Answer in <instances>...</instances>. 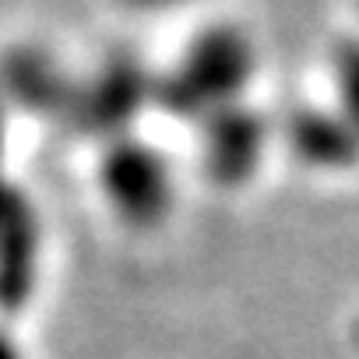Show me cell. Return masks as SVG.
<instances>
[{"label": "cell", "mask_w": 359, "mask_h": 359, "mask_svg": "<svg viewBox=\"0 0 359 359\" xmlns=\"http://www.w3.org/2000/svg\"><path fill=\"white\" fill-rule=\"evenodd\" d=\"M261 67L257 39L240 22H205L191 32L176 60L158 71V106L169 116L198 127L212 113L247 102Z\"/></svg>", "instance_id": "1"}, {"label": "cell", "mask_w": 359, "mask_h": 359, "mask_svg": "<svg viewBox=\"0 0 359 359\" xmlns=\"http://www.w3.org/2000/svg\"><path fill=\"white\" fill-rule=\"evenodd\" d=\"M194 130H198V165L205 184L229 194L254 184L275 141L271 120L261 109H254L250 99L212 113Z\"/></svg>", "instance_id": "4"}, {"label": "cell", "mask_w": 359, "mask_h": 359, "mask_svg": "<svg viewBox=\"0 0 359 359\" xmlns=\"http://www.w3.org/2000/svg\"><path fill=\"white\" fill-rule=\"evenodd\" d=\"M95 194L116 226L155 233L180 205V172L162 144L134 130L99 144Z\"/></svg>", "instance_id": "2"}, {"label": "cell", "mask_w": 359, "mask_h": 359, "mask_svg": "<svg viewBox=\"0 0 359 359\" xmlns=\"http://www.w3.org/2000/svg\"><path fill=\"white\" fill-rule=\"evenodd\" d=\"M74 74L43 46H11L0 57V99L22 113L67 116L74 99Z\"/></svg>", "instance_id": "5"}, {"label": "cell", "mask_w": 359, "mask_h": 359, "mask_svg": "<svg viewBox=\"0 0 359 359\" xmlns=\"http://www.w3.org/2000/svg\"><path fill=\"white\" fill-rule=\"evenodd\" d=\"M116 4L137 18H169V15L194 11V8L208 4V0H116Z\"/></svg>", "instance_id": "9"}, {"label": "cell", "mask_w": 359, "mask_h": 359, "mask_svg": "<svg viewBox=\"0 0 359 359\" xmlns=\"http://www.w3.org/2000/svg\"><path fill=\"white\" fill-rule=\"evenodd\" d=\"M0 359H22V348H18V341L0 327Z\"/></svg>", "instance_id": "11"}, {"label": "cell", "mask_w": 359, "mask_h": 359, "mask_svg": "<svg viewBox=\"0 0 359 359\" xmlns=\"http://www.w3.org/2000/svg\"><path fill=\"white\" fill-rule=\"evenodd\" d=\"M158 106V71L141 64L134 53H109L95 71L78 74L67 120L99 137V144L134 134L137 120Z\"/></svg>", "instance_id": "3"}, {"label": "cell", "mask_w": 359, "mask_h": 359, "mask_svg": "<svg viewBox=\"0 0 359 359\" xmlns=\"http://www.w3.org/2000/svg\"><path fill=\"white\" fill-rule=\"evenodd\" d=\"M43 250V226L36 208L18 198L8 222L0 226V310H18L32 296V282L39 271Z\"/></svg>", "instance_id": "6"}, {"label": "cell", "mask_w": 359, "mask_h": 359, "mask_svg": "<svg viewBox=\"0 0 359 359\" xmlns=\"http://www.w3.org/2000/svg\"><path fill=\"white\" fill-rule=\"evenodd\" d=\"M8 141H11V106H8L4 99H0V162H4Z\"/></svg>", "instance_id": "10"}, {"label": "cell", "mask_w": 359, "mask_h": 359, "mask_svg": "<svg viewBox=\"0 0 359 359\" xmlns=\"http://www.w3.org/2000/svg\"><path fill=\"white\" fill-rule=\"evenodd\" d=\"M282 134L296 158L313 169H345L359 158V130L338 109H299Z\"/></svg>", "instance_id": "7"}, {"label": "cell", "mask_w": 359, "mask_h": 359, "mask_svg": "<svg viewBox=\"0 0 359 359\" xmlns=\"http://www.w3.org/2000/svg\"><path fill=\"white\" fill-rule=\"evenodd\" d=\"M331 88H334V109L359 130V39L338 46L331 60Z\"/></svg>", "instance_id": "8"}]
</instances>
